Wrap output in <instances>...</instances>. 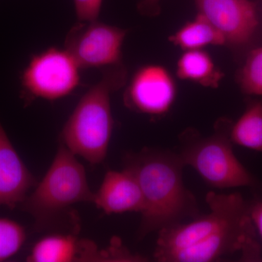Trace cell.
<instances>
[{"instance_id":"cell-8","label":"cell","mask_w":262,"mask_h":262,"mask_svg":"<svg viewBox=\"0 0 262 262\" xmlns=\"http://www.w3.org/2000/svg\"><path fill=\"white\" fill-rule=\"evenodd\" d=\"M177 96L173 76L160 65H146L136 72L124 94L125 106L151 116L168 113Z\"/></svg>"},{"instance_id":"cell-20","label":"cell","mask_w":262,"mask_h":262,"mask_svg":"<svg viewBox=\"0 0 262 262\" xmlns=\"http://www.w3.org/2000/svg\"><path fill=\"white\" fill-rule=\"evenodd\" d=\"M161 0H141L138 5L139 13L147 16H155L160 13Z\"/></svg>"},{"instance_id":"cell-18","label":"cell","mask_w":262,"mask_h":262,"mask_svg":"<svg viewBox=\"0 0 262 262\" xmlns=\"http://www.w3.org/2000/svg\"><path fill=\"white\" fill-rule=\"evenodd\" d=\"M103 0H74L78 21L98 20Z\"/></svg>"},{"instance_id":"cell-15","label":"cell","mask_w":262,"mask_h":262,"mask_svg":"<svg viewBox=\"0 0 262 262\" xmlns=\"http://www.w3.org/2000/svg\"><path fill=\"white\" fill-rule=\"evenodd\" d=\"M232 144L262 152V102L250 103L243 115L231 125Z\"/></svg>"},{"instance_id":"cell-16","label":"cell","mask_w":262,"mask_h":262,"mask_svg":"<svg viewBox=\"0 0 262 262\" xmlns=\"http://www.w3.org/2000/svg\"><path fill=\"white\" fill-rule=\"evenodd\" d=\"M27 232L14 220L0 218V262L7 261L19 252L25 244Z\"/></svg>"},{"instance_id":"cell-13","label":"cell","mask_w":262,"mask_h":262,"mask_svg":"<svg viewBox=\"0 0 262 262\" xmlns=\"http://www.w3.org/2000/svg\"><path fill=\"white\" fill-rule=\"evenodd\" d=\"M177 75L181 80L211 89L218 88L224 77L211 55L203 49L184 51L177 62Z\"/></svg>"},{"instance_id":"cell-14","label":"cell","mask_w":262,"mask_h":262,"mask_svg":"<svg viewBox=\"0 0 262 262\" xmlns=\"http://www.w3.org/2000/svg\"><path fill=\"white\" fill-rule=\"evenodd\" d=\"M168 40L184 51L202 50L208 46L226 45L223 34L201 13L170 35Z\"/></svg>"},{"instance_id":"cell-17","label":"cell","mask_w":262,"mask_h":262,"mask_svg":"<svg viewBox=\"0 0 262 262\" xmlns=\"http://www.w3.org/2000/svg\"><path fill=\"white\" fill-rule=\"evenodd\" d=\"M239 82L244 94L262 96V48L250 52L239 73Z\"/></svg>"},{"instance_id":"cell-1","label":"cell","mask_w":262,"mask_h":262,"mask_svg":"<svg viewBox=\"0 0 262 262\" xmlns=\"http://www.w3.org/2000/svg\"><path fill=\"white\" fill-rule=\"evenodd\" d=\"M206 201L209 208L207 214L158 232L155 261L212 262L236 254L242 261H261L249 203L242 194L211 191Z\"/></svg>"},{"instance_id":"cell-19","label":"cell","mask_w":262,"mask_h":262,"mask_svg":"<svg viewBox=\"0 0 262 262\" xmlns=\"http://www.w3.org/2000/svg\"><path fill=\"white\" fill-rule=\"evenodd\" d=\"M249 213L253 225L262 239V200L255 199L249 203Z\"/></svg>"},{"instance_id":"cell-9","label":"cell","mask_w":262,"mask_h":262,"mask_svg":"<svg viewBox=\"0 0 262 262\" xmlns=\"http://www.w3.org/2000/svg\"><path fill=\"white\" fill-rule=\"evenodd\" d=\"M198 13L205 17L225 38L226 45L246 46L258 27L256 5L251 0H194Z\"/></svg>"},{"instance_id":"cell-4","label":"cell","mask_w":262,"mask_h":262,"mask_svg":"<svg viewBox=\"0 0 262 262\" xmlns=\"http://www.w3.org/2000/svg\"><path fill=\"white\" fill-rule=\"evenodd\" d=\"M59 143L47 173L19 206L32 215L38 231L55 228L70 219L67 216L75 219L70 212L74 205L94 203L95 192L89 187L83 165L61 141Z\"/></svg>"},{"instance_id":"cell-11","label":"cell","mask_w":262,"mask_h":262,"mask_svg":"<svg viewBox=\"0 0 262 262\" xmlns=\"http://www.w3.org/2000/svg\"><path fill=\"white\" fill-rule=\"evenodd\" d=\"M28 262L112 261L110 248L98 251L89 239L77 238L75 233L52 234L34 245Z\"/></svg>"},{"instance_id":"cell-7","label":"cell","mask_w":262,"mask_h":262,"mask_svg":"<svg viewBox=\"0 0 262 262\" xmlns=\"http://www.w3.org/2000/svg\"><path fill=\"white\" fill-rule=\"evenodd\" d=\"M127 30L94 21H78L65 39L64 50L80 69L106 68L122 63Z\"/></svg>"},{"instance_id":"cell-3","label":"cell","mask_w":262,"mask_h":262,"mask_svg":"<svg viewBox=\"0 0 262 262\" xmlns=\"http://www.w3.org/2000/svg\"><path fill=\"white\" fill-rule=\"evenodd\" d=\"M126 81L127 70L122 63L106 67L100 80L80 98L60 138L74 155L94 165L105 160L114 127L111 96Z\"/></svg>"},{"instance_id":"cell-2","label":"cell","mask_w":262,"mask_h":262,"mask_svg":"<svg viewBox=\"0 0 262 262\" xmlns=\"http://www.w3.org/2000/svg\"><path fill=\"white\" fill-rule=\"evenodd\" d=\"M123 164L135 176L144 196L138 238L200 215L194 194L184 185L185 166L178 153L146 147L125 155Z\"/></svg>"},{"instance_id":"cell-5","label":"cell","mask_w":262,"mask_h":262,"mask_svg":"<svg viewBox=\"0 0 262 262\" xmlns=\"http://www.w3.org/2000/svg\"><path fill=\"white\" fill-rule=\"evenodd\" d=\"M228 121L217 123L213 135L203 137L195 131L181 136L178 153L184 166L199 174L208 186L216 189L256 187L258 182L241 163L232 149Z\"/></svg>"},{"instance_id":"cell-12","label":"cell","mask_w":262,"mask_h":262,"mask_svg":"<svg viewBox=\"0 0 262 262\" xmlns=\"http://www.w3.org/2000/svg\"><path fill=\"white\" fill-rule=\"evenodd\" d=\"M94 203L106 214L141 213L144 208L140 185L135 176L126 168L121 171L108 170L95 193Z\"/></svg>"},{"instance_id":"cell-6","label":"cell","mask_w":262,"mask_h":262,"mask_svg":"<svg viewBox=\"0 0 262 262\" xmlns=\"http://www.w3.org/2000/svg\"><path fill=\"white\" fill-rule=\"evenodd\" d=\"M80 68L66 50L51 48L32 57L21 75L23 98L59 99L79 85Z\"/></svg>"},{"instance_id":"cell-10","label":"cell","mask_w":262,"mask_h":262,"mask_svg":"<svg viewBox=\"0 0 262 262\" xmlns=\"http://www.w3.org/2000/svg\"><path fill=\"white\" fill-rule=\"evenodd\" d=\"M37 184L0 121V206L19 207Z\"/></svg>"}]
</instances>
